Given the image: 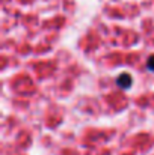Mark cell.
<instances>
[{"label": "cell", "instance_id": "cell-1", "mask_svg": "<svg viewBox=\"0 0 154 155\" xmlns=\"http://www.w3.org/2000/svg\"><path fill=\"white\" fill-rule=\"evenodd\" d=\"M116 83H118L121 87H124V89H128V86L132 84V77H130L128 74H121V77H118Z\"/></svg>", "mask_w": 154, "mask_h": 155}, {"label": "cell", "instance_id": "cell-2", "mask_svg": "<svg viewBox=\"0 0 154 155\" xmlns=\"http://www.w3.org/2000/svg\"><path fill=\"white\" fill-rule=\"evenodd\" d=\"M147 66H148V69H150V71H154V56H151V57L148 59Z\"/></svg>", "mask_w": 154, "mask_h": 155}]
</instances>
